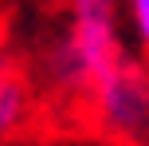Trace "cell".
Listing matches in <instances>:
<instances>
[{
  "instance_id": "1",
  "label": "cell",
  "mask_w": 149,
  "mask_h": 146,
  "mask_svg": "<svg viewBox=\"0 0 149 146\" xmlns=\"http://www.w3.org/2000/svg\"><path fill=\"white\" fill-rule=\"evenodd\" d=\"M71 24L51 47L47 75L59 91L90 99L98 83L126 59L118 36V0H67Z\"/></svg>"
},
{
  "instance_id": "2",
  "label": "cell",
  "mask_w": 149,
  "mask_h": 146,
  "mask_svg": "<svg viewBox=\"0 0 149 146\" xmlns=\"http://www.w3.org/2000/svg\"><path fill=\"white\" fill-rule=\"evenodd\" d=\"M90 115L106 134L122 142L149 138V71L134 59H122L102 83L90 91Z\"/></svg>"
},
{
  "instance_id": "3",
  "label": "cell",
  "mask_w": 149,
  "mask_h": 146,
  "mask_svg": "<svg viewBox=\"0 0 149 146\" xmlns=\"http://www.w3.org/2000/svg\"><path fill=\"white\" fill-rule=\"evenodd\" d=\"M31 115V87L20 71L0 67V142L16 134Z\"/></svg>"
},
{
  "instance_id": "4",
  "label": "cell",
  "mask_w": 149,
  "mask_h": 146,
  "mask_svg": "<svg viewBox=\"0 0 149 146\" xmlns=\"http://www.w3.org/2000/svg\"><path fill=\"white\" fill-rule=\"evenodd\" d=\"M126 16H130V24H134L137 44L149 51V0H126Z\"/></svg>"
}]
</instances>
